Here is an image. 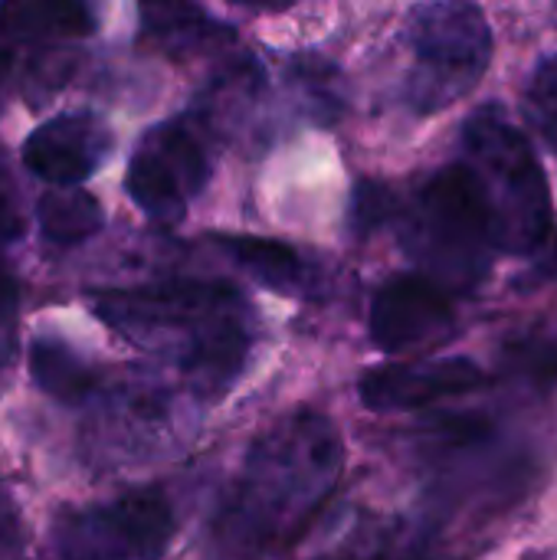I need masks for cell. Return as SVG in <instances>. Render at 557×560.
<instances>
[{"label": "cell", "mask_w": 557, "mask_h": 560, "mask_svg": "<svg viewBox=\"0 0 557 560\" xmlns=\"http://www.w3.org/2000/svg\"><path fill=\"white\" fill-rule=\"evenodd\" d=\"M92 312L135 345L171 351L184 371L210 384H227L250 348L246 305L240 292L220 282L98 292Z\"/></svg>", "instance_id": "obj_1"}, {"label": "cell", "mask_w": 557, "mask_h": 560, "mask_svg": "<svg viewBox=\"0 0 557 560\" xmlns=\"http://www.w3.org/2000/svg\"><path fill=\"white\" fill-rule=\"evenodd\" d=\"M338 472L335 427L325 417L299 413L256 443L240 489V518L253 538L292 535L325 502Z\"/></svg>", "instance_id": "obj_2"}, {"label": "cell", "mask_w": 557, "mask_h": 560, "mask_svg": "<svg viewBox=\"0 0 557 560\" xmlns=\"http://www.w3.org/2000/svg\"><path fill=\"white\" fill-rule=\"evenodd\" d=\"M460 167L476 190L499 253L529 256L548 243L555 223L548 177L512 121L492 108L473 115L463 131Z\"/></svg>", "instance_id": "obj_3"}, {"label": "cell", "mask_w": 557, "mask_h": 560, "mask_svg": "<svg viewBox=\"0 0 557 560\" xmlns=\"http://www.w3.org/2000/svg\"><path fill=\"white\" fill-rule=\"evenodd\" d=\"M397 233L404 249L440 285H476L499 253L476 200V190L460 164L433 174L417 194L397 207Z\"/></svg>", "instance_id": "obj_4"}, {"label": "cell", "mask_w": 557, "mask_h": 560, "mask_svg": "<svg viewBox=\"0 0 557 560\" xmlns=\"http://www.w3.org/2000/svg\"><path fill=\"white\" fill-rule=\"evenodd\" d=\"M410 79L407 102L417 112H440L466 98L489 69L492 30L473 0H430L407 23Z\"/></svg>", "instance_id": "obj_5"}, {"label": "cell", "mask_w": 557, "mask_h": 560, "mask_svg": "<svg viewBox=\"0 0 557 560\" xmlns=\"http://www.w3.org/2000/svg\"><path fill=\"white\" fill-rule=\"evenodd\" d=\"M174 538V512L158 492H128L102 505L62 512L53 525L59 560H161Z\"/></svg>", "instance_id": "obj_6"}, {"label": "cell", "mask_w": 557, "mask_h": 560, "mask_svg": "<svg viewBox=\"0 0 557 560\" xmlns=\"http://www.w3.org/2000/svg\"><path fill=\"white\" fill-rule=\"evenodd\" d=\"M210 177L207 138L190 118L154 125L135 148L125 190L154 223H177Z\"/></svg>", "instance_id": "obj_7"}, {"label": "cell", "mask_w": 557, "mask_h": 560, "mask_svg": "<svg viewBox=\"0 0 557 560\" xmlns=\"http://www.w3.org/2000/svg\"><path fill=\"white\" fill-rule=\"evenodd\" d=\"M23 164L49 187H82L112 154V131L92 112H66L30 131Z\"/></svg>", "instance_id": "obj_8"}, {"label": "cell", "mask_w": 557, "mask_h": 560, "mask_svg": "<svg viewBox=\"0 0 557 560\" xmlns=\"http://www.w3.org/2000/svg\"><path fill=\"white\" fill-rule=\"evenodd\" d=\"M453 325V299L430 276H394L371 302V338L381 351H404Z\"/></svg>", "instance_id": "obj_9"}, {"label": "cell", "mask_w": 557, "mask_h": 560, "mask_svg": "<svg viewBox=\"0 0 557 560\" xmlns=\"http://www.w3.org/2000/svg\"><path fill=\"white\" fill-rule=\"evenodd\" d=\"M483 371L466 358L446 361H420V364H387L374 368L361 377L358 394L368 410L394 413V410H417L446 397L469 394L483 387Z\"/></svg>", "instance_id": "obj_10"}, {"label": "cell", "mask_w": 557, "mask_h": 560, "mask_svg": "<svg viewBox=\"0 0 557 560\" xmlns=\"http://www.w3.org/2000/svg\"><path fill=\"white\" fill-rule=\"evenodd\" d=\"M144 36L171 56H197L233 43V30L194 0H138Z\"/></svg>", "instance_id": "obj_11"}, {"label": "cell", "mask_w": 557, "mask_h": 560, "mask_svg": "<svg viewBox=\"0 0 557 560\" xmlns=\"http://www.w3.org/2000/svg\"><path fill=\"white\" fill-rule=\"evenodd\" d=\"M95 30L92 0H0V36L7 39H82Z\"/></svg>", "instance_id": "obj_12"}, {"label": "cell", "mask_w": 557, "mask_h": 560, "mask_svg": "<svg viewBox=\"0 0 557 560\" xmlns=\"http://www.w3.org/2000/svg\"><path fill=\"white\" fill-rule=\"evenodd\" d=\"M39 230L56 246H79L105 223L102 203L85 187H49L36 203Z\"/></svg>", "instance_id": "obj_13"}, {"label": "cell", "mask_w": 557, "mask_h": 560, "mask_svg": "<svg viewBox=\"0 0 557 560\" xmlns=\"http://www.w3.org/2000/svg\"><path fill=\"white\" fill-rule=\"evenodd\" d=\"M217 246L243 266L256 282L276 289V292H295L305 282V262L299 253L279 240H259V236H217Z\"/></svg>", "instance_id": "obj_14"}, {"label": "cell", "mask_w": 557, "mask_h": 560, "mask_svg": "<svg viewBox=\"0 0 557 560\" xmlns=\"http://www.w3.org/2000/svg\"><path fill=\"white\" fill-rule=\"evenodd\" d=\"M30 374L56 400H79L95 387L92 371L56 338H36L30 345Z\"/></svg>", "instance_id": "obj_15"}, {"label": "cell", "mask_w": 557, "mask_h": 560, "mask_svg": "<svg viewBox=\"0 0 557 560\" xmlns=\"http://www.w3.org/2000/svg\"><path fill=\"white\" fill-rule=\"evenodd\" d=\"M525 115L542 141L557 154V56L535 69L525 92Z\"/></svg>", "instance_id": "obj_16"}, {"label": "cell", "mask_w": 557, "mask_h": 560, "mask_svg": "<svg viewBox=\"0 0 557 560\" xmlns=\"http://www.w3.org/2000/svg\"><path fill=\"white\" fill-rule=\"evenodd\" d=\"M16 236H20V217H16V210L10 207V200H7L3 190H0V325L13 318L16 299H20L16 279L10 276L7 259H3V249H7Z\"/></svg>", "instance_id": "obj_17"}, {"label": "cell", "mask_w": 557, "mask_h": 560, "mask_svg": "<svg viewBox=\"0 0 557 560\" xmlns=\"http://www.w3.org/2000/svg\"><path fill=\"white\" fill-rule=\"evenodd\" d=\"M397 200L381 187V184H364L355 197V223L361 230H374L381 226L387 217H397Z\"/></svg>", "instance_id": "obj_18"}, {"label": "cell", "mask_w": 557, "mask_h": 560, "mask_svg": "<svg viewBox=\"0 0 557 560\" xmlns=\"http://www.w3.org/2000/svg\"><path fill=\"white\" fill-rule=\"evenodd\" d=\"M20 515L7 489L0 486V558H13L20 551Z\"/></svg>", "instance_id": "obj_19"}, {"label": "cell", "mask_w": 557, "mask_h": 560, "mask_svg": "<svg viewBox=\"0 0 557 560\" xmlns=\"http://www.w3.org/2000/svg\"><path fill=\"white\" fill-rule=\"evenodd\" d=\"M233 3L256 7V10H279V7H289V3H295V0H233Z\"/></svg>", "instance_id": "obj_20"}, {"label": "cell", "mask_w": 557, "mask_h": 560, "mask_svg": "<svg viewBox=\"0 0 557 560\" xmlns=\"http://www.w3.org/2000/svg\"><path fill=\"white\" fill-rule=\"evenodd\" d=\"M10 49L7 46H0V92H3V85H7V75H10Z\"/></svg>", "instance_id": "obj_21"}]
</instances>
